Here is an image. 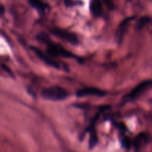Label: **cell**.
<instances>
[{
  "mask_svg": "<svg viewBox=\"0 0 152 152\" xmlns=\"http://www.w3.org/2000/svg\"><path fill=\"white\" fill-rule=\"evenodd\" d=\"M42 96L48 100L60 101L68 97V92L60 86H53L43 89Z\"/></svg>",
  "mask_w": 152,
  "mask_h": 152,
  "instance_id": "cell-1",
  "label": "cell"
},
{
  "mask_svg": "<svg viewBox=\"0 0 152 152\" xmlns=\"http://www.w3.org/2000/svg\"><path fill=\"white\" fill-rule=\"evenodd\" d=\"M43 40L48 45V53L51 56H60V57L64 58H76V56L74 53L65 49L59 44H56L50 41H46L45 39Z\"/></svg>",
  "mask_w": 152,
  "mask_h": 152,
  "instance_id": "cell-2",
  "label": "cell"
},
{
  "mask_svg": "<svg viewBox=\"0 0 152 152\" xmlns=\"http://www.w3.org/2000/svg\"><path fill=\"white\" fill-rule=\"evenodd\" d=\"M151 86V80H145V81H143L142 83L137 85V86L129 94L126 95V96L123 98V100L126 102H132V101L135 100V99H137L138 97H140L144 92H145L148 88H150Z\"/></svg>",
  "mask_w": 152,
  "mask_h": 152,
  "instance_id": "cell-3",
  "label": "cell"
},
{
  "mask_svg": "<svg viewBox=\"0 0 152 152\" xmlns=\"http://www.w3.org/2000/svg\"><path fill=\"white\" fill-rule=\"evenodd\" d=\"M51 33L53 35L56 36L58 38L62 39L72 45H77L79 43V39L77 36L74 33L70 32L67 30L55 28L51 30Z\"/></svg>",
  "mask_w": 152,
  "mask_h": 152,
  "instance_id": "cell-4",
  "label": "cell"
},
{
  "mask_svg": "<svg viewBox=\"0 0 152 152\" xmlns=\"http://www.w3.org/2000/svg\"><path fill=\"white\" fill-rule=\"evenodd\" d=\"M134 19V16L126 18L124 20L122 21L121 23H120V25L118 26V28H117V31H116L115 39L116 42H117L119 45L121 44L122 41H123V37H124L125 34H126V31H127L128 28H129V24L131 23V22H132Z\"/></svg>",
  "mask_w": 152,
  "mask_h": 152,
  "instance_id": "cell-5",
  "label": "cell"
},
{
  "mask_svg": "<svg viewBox=\"0 0 152 152\" xmlns=\"http://www.w3.org/2000/svg\"><path fill=\"white\" fill-rule=\"evenodd\" d=\"M31 49H32L33 51L36 53V55H37L42 62H44L46 65L53 67V68H56V69H59V68H61L60 64H59V62H56L55 59H53V58H51L50 56H48L47 54L43 53L40 49L37 48L36 47H32Z\"/></svg>",
  "mask_w": 152,
  "mask_h": 152,
  "instance_id": "cell-6",
  "label": "cell"
},
{
  "mask_svg": "<svg viewBox=\"0 0 152 152\" xmlns=\"http://www.w3.org/2000/svg\"><path fill=\"white\" fill-rule=\"evenodd\" d=\"M106 94V92L103 90L94 87H87L80 89L77 91L76 95L78 97H83L86 96H104Z\"/></svg>",
  "mask_w": 152,
  "mask_h": 152,
  "instance_id": "cell-7",
  "label": "cell"
},
{
  "mask_svg": "<svg viewBox=\"0 0 152 152\" xmlns=\"http://www.w3.org/2000/svg\"><path fill=\"white\" fill-rule=\"evenodd\" d=\"M149 140L150 136L148 135V134L145 133V132L139 134L133 141L134 148H135V150L142 149L148 143Z\"/></svg>",
  "mask_w": 152,
  "mask_h": 152,
  "instance_id": "cell-8",
  "label": "cell"
},
{
  "mask_svg": "<svg viewBox=\"0 0 152 152\" xmlns=\"http://www.w3.org/2000/svg\"><path fill=\"white\" fill-rule=\"evenodd\" d=\"M91 10L95 16H99L102 12V4L99 0H92L91 3Z\"/></svg>",
  "mask_w": 152,
  "mask_h": 152,
  "instance_id": "cell-9",
  "label": "cell"
},
{
  "mask_svg": "<svg viewBox=\"0 0 152 152\" xmlns=\"http://www.w3.org/2000/svg\"><path fill=\"white\" fill-rule=\"evenodd\" d=\"M29 2L34 8L37 9L40 13H44L46 9V4L41 0H29Z\"/></svg>",
  "mask_w": 152,
  "mask_h": 152,
  "instance_id": "cell-10",
  "label": "cell"
},
{
  "mask_svg": "<svg viewBox=\"0 0 152 152\" xmlns=\"http://www.w3.org/2000/svg\"><path fill=\"white\" fill-rule=\"evenodd\" d=\"M151 22V18L148 16H142L140 19L139 20L137 23V28L138 29H141V28H143L145 25H146L147 24H148Z\"/></svg>",
  "mask_w": 152,
  "mask_h": 152,
  "instance_id": "cell-11",
  "label": "cell"
},
{
  "mask_svg": "<svg viewBox=\"0 0 152 152\" xmlns=\"http://www.w3.org/2000/svg\"><path fill=\"white\" fill-rule=\"evenodd\" d=\"M130 145H131V142H130V140H129V138H125V139L123 140V145H124V147H126V148H129Z\"/></svg>",
  "mask_w": 152,
  "mask_h": 152,
  "instance_id": "cell-12",
  "label": "cell"
},
{
  "mask_svg": "<svg viewBox=\"0 0 152 152\" xmlns=\"http://www.w3.org/2000/svg\"><path fill=\"white\" fill-rule=\"evenodd\" d=\"M4 6L1 5V4H0V16H2V15L4 14Z\"/></svg>",
  "mask_w": 152,
  "mask_h": 152,
  "instance_id": "cell-13",
  "label": "cell"
}]
</instances>
